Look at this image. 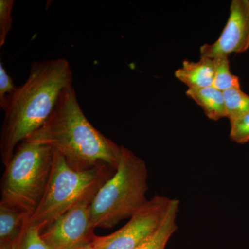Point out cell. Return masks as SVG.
Listing matches in <instances>:
<instances>
[{
    "mask_svg": "<svg viewBox=\"0 0 249 249\" xmlns=\"http://www.w3.org/2000/svg\"><path fill=\"white\" fill-rule=\"evenodd\" d=\"M249 49V0H232L222 34L214 43L200 47V58L213 59L245 53Z\"/></svg>",
    "mask_w": 249,
    "mask_h": 249,
    "instance_id": "8",
    "label": "cell"
},
{
    "mask_svg": "<svg viewBox=\"0 0 249 249\" xmlns=\"http://www.w3.org/2000/svg\"><path fill=\"white\" fill-rule=\"evenodd\" d=\"M73 72L65 58L31 64L27 80L18 86L5 107L0 134L4 166L16 147L43 125L53 112L62 90L72 85Z\"/></svg>",
    "mask_w": 249,
    "mask_h": 249,
    "instance_id": "1",
    "label": "cell"
},
{
    "mask_svg": "<svg viewBox=\"0 0 249 249\" xmlns=\"http://www.w3.org/2000/svg\"><path fill=\"white\" fill-rule=\"evenodd\" d=\"M214 62V76L213 86L220 91L241 89L240 80L230 71L229 58L227 56L216 57Z\"/></svg>",
    "mask_w": 249,
    "mask_h": 249,
    "instance_id": "13",
    "label": "cell"
},
{
    "mask_svg": "<svg viewBox=\"0 0 249 249\" xmlns=\"http://www.w3.org/2000/svg\"><path fill=\"white\" fill-rule=\"evenodd\" d=\"M147 178L145 162L121 146L116 171L100 188L90 205L95 229H111L142 209L147 201Z\"/></svg>",
    "mask_w": 249,
    "mask_h": 249,
    "instance_id": "3",
    "label": "cell"
},
{
    "mask_svg": "<svg viewBox=\"0 0 249 249\" xmlns=\"http://www.w3.org/2000/svg\"><path fill=\"white\" fill-rule=\"evenodd\" d=\"M224 96L229 120L249 113V95L242 89L227 90L224 91Z\"/></svg>",
    "mask_w": 249,
    "mask_h": 249,
    "instance_id": "14",
    "label": "cell"
},
{
    "mask_svg": "<svg viewBox=\"0 0 249 249\" xmlns=\"http://www.w3.org/2000/svg\"><path fill=\"white\" fill-rule=\"evenodd\" d=\"M230 134L232 142L245 144L249 142V113L231 119Z\"/></svg>",
    "mask_w": 249,
    "mask_h": 249,
    "instance_id": "16",
    "label": "cell"
},
{
    "mask_svg": "<svg viewBox=\"0 0 249 249\" xmlns=\"http://www.w3.org/2000/svg\"><path fill=\"white\" fill-rule=\"evenodd\" d=\"M186 94L200 106L204 114L211 120L217 121L227 117L224 92L213 86L188 89Z\"/></svg>",
    "mask_w": 249,
    "mask_h": 249,
    "instance_id": "11",
    "label": "cell"
},
{
    "mask_svg": "<svg viewBox=\"0 0 249 249\" xmlns=\"http://www.w3.org/2000/svg\"><path fill=\"white\" fill-rule=\"evenodd\" d=\"M91 203H85L67 211L40 232L51 249H75L91 243L95 235L91 222Z\"/></svg>",
    "mask_w": 249,
    "mask_h": 249,
    "instance_id": "7",
    "label": "cell"
},
{
    "mask_svg": "<svg viewBox=\"0 0 249 249\" xmlns=\"http://www.w3.org/2000/svg\"><path fill=\"white\" fill-rule=\"evenodd\" d=\"M55 150L49 145L24 141L5 165L0 183L1 201L35 212L48 186Z\"/></svg>",
    "mask_w": 249,
    "mask_h": 249,
    "instance_id": "5",
    "label": "cell"
},
{
    "mask_svg": "<svg viewBox=\"0 0 249 249\" xmlns=\"http://www.w3.org/2000/svg\"><path fill=\"white\" fill-rule=\"evenodd\" d=\"M14 0H0V47L4 46L12 27Z\"/></svg>",
    "mask_w": 249,
    "mask_h": 249,
    "instance_id": "17",
    "label": "cell"
},
{
    "mask_svg": "<svg viewBox=\"0 0 249 249\" xmlns=\"http://www.w3.org/2000/svg\"><path fill=\"white\" fill-rule=\"evenodd\" d=\"M91 242V243L88 244V245L81 246V247H78V248L75 249H97L96 248V247H94V246L92 245Z\"/></svg>",
    "mask_w": 249,
    "mask_h": 249,
    "instance_id": "20",
    "label": "cell"
},
{
    "mask_svg": "<svg viewBox=\"0 0 249 249\" xmlns=\"http://www.w3.org/2000/svg\"><path fill=\"white\" fill-rule=\"evenodd\" d=\"M116 170L107 165L87 170H73L55 150L48 186L40 204L31 216L29 225L38 227L42 231L67 211L80 204L91 203L98 190Z\"/></svg>",
    "mask_w": 249,
    "mask_h": 249,
    "instance_id": "4",
    "label": "cell"
},
{
    "mask_svg": "<svg viewBox=\"0 0 249 249\" xmlns=\"http://www.w3.org/2000/svg\"><path fill=\"white\" fill-rule=\"evenodd\" d=\"M18 86L14 85L12 78L0 62V107L4 110L8 101L16 92Z\"/></svg>",
    "mask_w": 249,
    "mask_h": 249,
    "instance_id": "18",
    "label": "cell"
},
{
    "mask_svg": "<svg viewBox=\"0 0 249 249\" xmlns=\"http://www.w3.org/2000/svg\"><path fill=\"white\" fill-rule=\"evenodd\" d=\"M40 232L38 227L28 225L16 242V249H51L42 240Z\"/></svg>",
    "mask_w": 249,
    "mask_h": 249,
    "instance_id": "15",
    "label": "cell"
},
{
    "mask_svg": "<svg viewBox=\"0 0 249 249\" xmlns=\"http://www.w3.org/2000/svg\"><path fill=\"white\" fill-rule=\"evenodd\" d=\"M26 140L52 147L76 170L103 165L116 169L120 158L121 146L90 124L72 85L62 90L55 109L43 125Z\"/></svg>",
    "mask_w": 249,
    "mask_h": 249,
    "instance_id": "2",
    "label": "cell"
},
{
    "mask_svg": "<svg viewBox=\"0 0 249 249\" xmlns=\"http://www.w3.org/2000/svg\"><path fill=\"white\" fill-rule=\"evenodd\" d=\"M0 249H16V243H0Z\"/></svg>",
    "mask_w": 249,
    "mask_h": 249,
    "instance_id": "19",
    "label": "cell"
},
{
    "mask_svg": "<svg viewBox=\"0 0 249 249\" xmlns=\"http://www.w3.org/2000/svg\"><path fill=\"white\" fill-rule=\"evenodd\" d=\"M31 213L0 201V243L16 244L29 225Z\"/></svg>",
    "mask_w": 249,
    "mask_h": 249,
    "instance_id": "9",
    "label": "cell"
},
{
    "mask_svg": "<svg viewBox=\"0 0 249 249\" xmlns=\"http://www.w3.org/2000/svg\"><path fill=\"white\" fill-rule=\"evenodd\" d=\"M175 77L188 87V89H199L213 86L214 76L213 60L201 58L199 61L184 60L181 68L175 72Z\"/></svg>",
    "mask_w": 249,
    "mask_h": 249,
    "instance_id": "10",
    "label": "cell"
},
{
    "mask_svg": "<svg viewBox=\"0 0 249 249\" xmlns=\"http://www.w3.org/2000/svg\"><path fill=\"white\" fill-rule=\"evenodd\" d=\"M179 204L178 199H172L169 209L160 227L137 249H165L168 241L178 229L177 217Z\"/></svg>",
    "mask_w": 249,
    "mask_h": 249,
    "instance_id": "12",
    "label": "cell"
},
{
    "mask_svg": "<svg viewBox=\"0 0 249 249\" xmlns=\"http://www.w3.org/2000/svg\"><path fill=\"white\" fill-rule=\"evenodd\" d=\"M172 199L153 196L129 218L120 229L106 236H95L92 245L97 249H137L160 227Z\"/></svg>",
    "mask_w": 249,
    "mask_h": 249,
    "instance_id": "6",
    "label": "cell"
}]
</instances>
